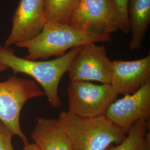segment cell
<instances>
[{
  "label": "cell",
  "mask_w": 150,
  "mask_h": 150,
  "mask_svg": "<svg viewBox=\"0 0 150 150\" xmlns=\"http://www.w3.org/2000/svg\"><path fill=\"white\" fill-rule=\"evenodd\" d=\"M45 0H20L12 18L11 31L4 46L21 43L36 37L46 23Z\"/></svg>",
  "instance_id": "8"
},
{
  "label": "cell",
  "mask_w": 150,
  "mask_h": 150,
  "mask_svg": "<svg viewBox=\"0 0 150 150\" xmlns=\"http://www.w3.org/2000/svg\"><path fill=\"white\" fill-rule=\"evenodd\" d=\"M31 137L40 150H72L69 138L59 129L54 118L38 117Z\"/></svg>",
  "instance_id": "11"
},
{
  "label": "cell",
  "mask_w": 150,
  "mask_h": 150,
  "mask_svg": "<svg viewBox=\"0 0 150 150\" xmlns=\"http://www.w3.org/2000/svg\"><path fill=\"white\" fill-rule=\"evenodd\" d=\"M13 134L0 120V150H15L12 144Z\"/></svg>",
  "instance_id": "16"
},
{
  "label": "cell",
  "mask_w": 150,
  "mask_h": 150,
  "mask_svg": "<svg viewBox=\"0 0 150 150\" xmlns=\"http://www.w3.org/2000/svg\"><path fill=\"white\" fill-rule=\"evenodd\" d=\"M111 40V35L84 32L67 24L46 22L36 37L15 45L27 49L26 59L37 60L52 56L58 57L68 50L88 43L107 42Z\"/></svg>",
  "instance_id": "3"
},
{
  "label": "cell",
  "mask_w": 150,
  "mask_h": 150,
  "mask_svg": "<svg viewBox=\"0 0 150 150\" xmlns=\"http://www.w3.org/2000/svg\"><path fill=\"white\" fill-rule=\"evenodd\" d=\"M22 150H40L38 147V146L33 144H28L27 145H25Z\"/></svg>",
  "instance_id": "17"
},
{
  "label": "cell",
  "mask_w": 150,
  "mask_h": 150,
  "mask_svg": "<svg viewBox=\"0 0 150 150\" xmlns=\"http://www.w3.org/2000/svg\"><path fill=\"white\" fill-rule=\"evenodd\" d=\"M8 68L5 66V65H4L3 64H2L1 63H0V72H2V71H6V70H7Z\"/></svg>",
  "instance_id": "18"
},
{
  "label": "cell",
  "mask_w": 150,
  "mask_h": 150,
  "mask_svg": "<svg viewBox=\"0 0 150 150\" xmlns=\"http://www.w3.org/2000/svg\"><path fill=\"white\" fill-rule=\"evenodd\" d=\"M150 116V81L138 91L112 102L105 116L127 133L132 123Z\"/></svg>",
  "instance_id": "9"
},
{
  "label": "cell",
  "mask_w": 150,
  "mask_h": 150,
  "mask_svg": "<svg viewBox=\"0 0 150 150\" xmlns=\"http://www.w3.org/2000/svg\"><path fill=\"white\" fill-rule=\"evenodd\" d=\"M111 85L118 95L132 94L150 81V54L132 61H112Z\"/></svg>",
  "instance_id": "10"
},
{
  "label": "cell",
  "mask_w": 150,
  "mask_h": 150,
  "mask_svg": "<svg viewBox=\"0 0 150 150\" xmlns=\"http://www.w3.org/2000/svg\"><path fill=\"white\" fill-rule=\"evenodd\" d=\"M79 0H45L46 22L67 24Z\"/></svg>",
  "instance_id": "14"
},
{
  "label": "cell",
  "mask_w": 150,
  "mask_h": 150,
  "mask_svg": "<svg viewBox=\"0 0 150 150\" xmlns=\"http://www.w3.org/2000/svg\"><path fill=\"white\" fill-rule=\"evenodd\" d=\"M127 14L132 37L131 51L141 48L150 23V0H129Z\"/></svg>",
  "instance_id": "12"
},
{
  "label": "cell",
  "mask_w": 150,
  "mask_h": 150,
  "mask_svg": "<svg viewBox=\"0 0 150 150\" xmlns=\"http://www.w3.org/2000/svg\"><path fill=\"white\" fill-rule=\"evenodd\" d=\"M118 8L122 25V32L125 34H128L130 32V27L129 25L127 6L129 0H113Z\"/></svg>",
  "instance_id": "15"
},
{
  "label": "cell",
  "mask_w": 150,
  "mask_h": 150,
  "mask_svg": "<svg viewBox=\"0 0 150 150\" xmlns=\"http://www.w3.org/2000/svg\"><path fill=\"white\" fill-rule=\"evenodd\" d=\"M68 72L71 82L97 81L102 84H110L112 61L104 46L88 43L82 46Z\"/></svg>",
  "instance_id": "7"
},
{
  "label": "cell",
  "mask_w": 150,
  "mask_h": 150,
  "mask_svg": "<svg viewBox=\"0 0 150 150\" xmlns=\"http://www.w3.org/2000/svg\"><path fill=\"white\" fill-rule=\"evenodd\" d=\"M149 121L140 119L129 127L125 138L117 145H110L105 150H150Z\"/></svg>",
  "instance_id": "13"
},
{
  "label": "cell",
  "mask_w": 150,
  "mask_h": 150,
  "mask_svg": "<svg viewBox=\"0 0 150 150\" xmlns=\"http://www.w3.org/2000/svg\"><path fill=\"white\" fill-rule=\"evenodd\" d=\"M44 95L43 90L34 81L14 75L0 82V120L13 136L20 137L24 146L29 142L20 126L22 109L28 100Z\"/></svg>",
  "instance_id": "4"
},
{
  "label": "cell",
  "mask_w": 150,
  "mask_h": 150,
  "mask_svg": "<svg viewBox=\"0 0 150 150\" xmlns=\"http://www.w3.org/2000/svg\"><path fill=\"white\" fill-rule=\"evenodd\" d=\"M81 47L72 48L52 60L38 61L18 57L13 48L0 44V63L11 69L15 75L22 73L32 77L42 86L51 106L59 108L62 105L59 95L60 81Z\"/></svg>",
  "instance_id": "1"
},
{
  "label": "cell",
  "mask_w": 150,
  "mask_h": 150,
  "mask_svg": "<svg viewBox=\"0 0 150 150\" xmlns=\"http://www.w3.org/2000/svg\"><path fill=\"white\" fill-rule=\"evenodd\" d=\"M67 25L84 32L108 35L122 30L113 0H79Z\"/></svg>",
  "instance_id": "5"
},
{
  "label": "cell",
  "mask_w": 150,
  "mask_h": 150,
  "mask_svg": "<svg viewBox=\"0 0 150 150\" xmlns=\"http://www.w3.org/2000/svg\"><path fill=\"white\" fill-rule=\"evenodd\" d=\"M56 121L69 138L72 150H105L113 144H120L127 134L105 115L82 117L62 111Z\"/></svg>",
  "instance_id": "2"
},
{
  "label": "cell",
  "mask_w": 150,
  "mask_h": 150,
  "mask_svg": "<svg viewBox=\"0 0 150 150\" xmlns=\"http://www.w3.org/2000/svg\"><path fill=\"white\" fill-rule=\"evenodd\" d=\"M68 111L82 117L105 115L118 93L111 84H95L88 81L71 82L67 90Z\"/></svg>",
  "instance_id": "6"
}]
</instances>
